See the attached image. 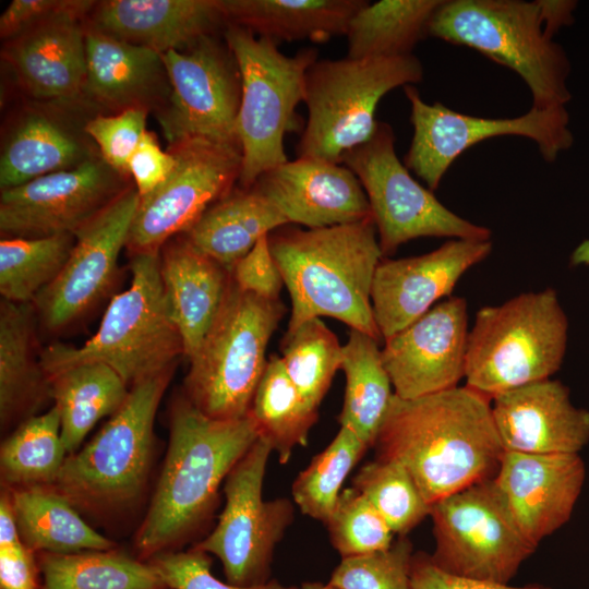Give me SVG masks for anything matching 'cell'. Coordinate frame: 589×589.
<instances>
[{
  "instance_id": "4fadbf2b",
  "label": "cell",
  "mask_w": 589,
  "mask_h": 589,
  "mask_svg": "<svg viewBox=\"0 0 589 589\" xmlns=\"http://www.w3.org/2000/svg\"><path fill=\"white\" fill-rule=\"evenodd\" d=\"M433 562L454 575L508 584L537 549L522 534L493 478L432 504Z\"/></svg>"
},
{
  "instance_id": "7c38bea8",
  "label": "cell",
  "mask_w": 589,
  "mask_h": 589,
  "mask_svg": "<svg viewBox=\"0 0 589 589\" xmlns=\"http://www.w3.org/2000/svg\"><path fill=\"white\" fill-rule=\"evenodd\" d=\"M271 446L259 437L227 476L225 507L214 530L194 548L215 555L229 584L269 581L274 551L293 521V504L285 497L265 501L263 483Z\"/></svg>"
},
{
  "instance_id": "44dd1931",
  "label": "cell",
  "mask_w": 589,
  "mask_h": 589,
  "mask_svg": "<svg viewBox=\"0 0 589 589\" xmlns=\"http://www.w3.org/2000/svg\"><path fill=\"white\" fill-rule=\"evenodd\" d=\"M585 476L578 454L505 452L493 480L516 525L537 548L568 521Z\"/></svg>"
},
{
  "instance_id": "2e32d148",
  "label": "cell",
  "mask_w": 589,
  "mask_h": 589,
  "mask_svg": "<svg viewBox=\"0 0 589 589\" xmlns=\"http://www.w3.org/2000/svg\"><path fill=\"white\" fill-rule=\"evenodd\" d=\"M161 59L170 95L158 120L169 144L188 139L239 143L242 80L226 40L207 36L183 50H168Z\"/></svg>"
},
{
  "instance_id": "8992f818",
  "label": "cell",
  "mask_w": 589,
  "mask_h": 589,
  "mask_svg": "<svg viewBox=\"0 0 589 589\" xmlns=\"http://www.w3.org/2000/svg\"><path fill=\"white\" fill-rule=\"evenodd\" d=\"M568 320L552 288L478 310L469 330L466 386L489 399L550 378L563 363Z\"/></svg>"
},
{
  "instance_id": "f546056e",
  "label": "cell",
  "mask_w": 589,
  "mask_h": 589,
  "mask_svg": "<svg viewBox=\"0 0 589 589\" xmlns=\"http://www.w3.org/2000/svg\"><path fill=\"white\" fill-rule=\"evenodd\" d=\"M364 0H220L227 24L257 36L294 41H325L346 35Z\"/></svg>"
},
{
  "instance_id": "816d5d0a",
  "label": "cell",
  "mask_w": 589,
  "mask_h": 589,
  "mask_svg": "<svg viewBox=\"0 0 589 589\" xmlns=\"http://www.w3.org/2000/svg\"><path fill=\"white\" fill-rule=\"evenodd\" d=\"M37 553L23 543L0 550V589H41Z\"/></svg>"
},
{
  "instance_id": "603a6c76",
  "label": "cell",
  "mask_w": 589,
  "mask_h": 589,
  "mask_svg": "<svg viewBox=\"0 0 589 589\" xmlns=\"http://www.w3.org/2000/svg\"><path fill=\"white\" fill-rule=\"evenodd\" d=\"M492 416L505 452L578 454L589 442V411L570 402L557 380H542L493 398Z\"/></svg>"
},
{
  "instance_id": "74e56055",
  "label": "cell",
  "mask_w": 589,
  "mask_h": 589,
  "mask_svg": "<svg viewBox=\"0 0 589 589\" xmlns=\"http://www.w3.org/2000/svg\"><path fill=\"white\" fill-rule=\"evenodd\" d=\"M68 456L58 409L52 406L23 421L0 447L1 486L28 488L55 483Z\"/></svg>"
},
{
  "instance_id": "83f0119b",
  "label": "cell",
  "mask_w": 589,
  "mask_h": 589,
  "mask_svg": "<svg viewBox=\"0 0 589 589\" xmlns=\"http://www.w3.org/2000/svg\"><path fill=\"white\" fill-rule=\"evenodd\" d=\"M33 303L0 302V423L7 430L38 414L51 383L37 351Z\"/></svg>"
},
{
  "instance_id": "6da1fadb",
  "label": "cell",
  "mask_w": 589,
  "mask_h": 589,
  "mask_svg": "<svg viewBox=\"0 0 589 589\" xmlns=\"http://www.w3.org/2000/svg\"><path fill=\"white\" fill-rule=\"evenodd\" d=\"M401 464L425 501L494 478L505 449L490 399L465 386L412 399L394 395L374 445Z\"/></svg>"
},
{
  "instance_id": "1f68e13d",
  "label": "cell",
  "mask_w": 589,
  "mask_h": 589,
  "mask_svg": "<svg viewBox=\"0 0 589 589\" xmlns=\"http://www.w3.org/2000/svg\"><path fill=\"white\" fill-rule=\"evenodd\" d=\"M9 490L21 541L33 552L64 554L116 548L51 485Z\"/></svg>"
},
{
  "instance_id": "8fae6325",
  "label": "cell",
  "mask_w": 589,
  "mask_h": 589,
  "mask_svg": "<svg viewBox=\"0 0 589 589\" xmlns=\"http://www.w3.org/2000/svg\"><path fill=\"white\" fill-rule=\"evenodd\" d=\"M359 179L369 201L384 257L421 237L490 240L491 230L442 204L413 179L395 151L393 128L378 121L373 136L341 160Z\"/></svg>"
},
{
  "instance_id": "ac0fdd59",
  "label": "cell",
  "mask_w": 589,
  "mask_h": 589,
  "mask_svg": "<svg viewBox=\"0 0 589 589\" xmlns=\"http://www.w3.org/2000/svg\"><path fill=\"white\" fill-rule=\"evenodd\" d=\"M99 156L1 190L0 231L7 238L74 233L128 187Z\"/></svg>"
},
{
  "instance_id": "b9f144b4",
  "label": "cell",
  "mask_w": 589,
  "mask_h": 589,
  "mask_svg": "<svg viewBox=\"0 0 589 589\" xmlns=\"http://www.w3.org/2000/svg\"><path fill=\"white\" fill-rule=\"evenodd\" d=\"M352 488L368 498L399 537L430 516L431 505L397 461L377 457L366 462L352 479Z\"/></svg>"
},
{
  "instance_id": "681fc988",
  "label": "cell",
  "mask_w": 589,
  "mask_h": 589,
  "mask_svg": "<svg viewBox=\"0 0 589 589\" xmlns=\"http://www.w3.org/2000/svg\"><path fill=\"white\" fill-rule=\"evenodd\" d=\"M94 1L13 0L0 17V34L7 40L37 22L68 11L89 12Z\"/></svg>"
},
{
  "instance_id": "f1b7e54d",
  "label": "cell",
  "mask_w": 589,
  "mask_h": 589,
  "mask_svg": "<svg viewBox=\"0 0 589 589\" xmlns=\"http://www.w3.org/2000/svg\"><path fill=\"white\" fill-rule=\"evenodd\" d=\"M94 156L83 137L57 115L27 109L14 121L2 145L1 190L74 168Z\"/></svg>"
},
{
  "instance_id": "f35d334b",
  "label": "cell",
  "mask_w": 589,
  "mask_h": 589,
  "mask_svg": "<svg viewBox=\"0 0 589 589\" xmlns=\"http://www.w3.org/2000/svg\"><path fill=\"white\" fill-rule=\"evenodd\" d=\"M74 235L4 238L0 241V293L16 303H33L65 265Z\"/></svg>"
},
{
  "instance_id": "277c9868",
  "label": "cell",
  "mask_w": 589,
  "mask_h": 589,
  "mask_svg": "<svg viewBox=\"0 0 589 589\" xmlns=\"http://www.w3.org/2000/svg\"><path fill=\"white\" fill-rule=\"evenodd\" d=\"M172 373L131 387L124 404L98 433L67 456L51 486L82 516L107 522L142 501L155 454V417Z\"/></svg>"
},
{
  "instance_id": "5b68a950",
  "label": "cell",
  "mask_w": 589,
  "mask_h": 589,
  "mask_svg": "<svg viewBox=\"0 0 589 589\" xmlns=\"http://www.w3.org/2000/svg\"><path fill=\"white\" fill-rule=\"evenodd\" d=\"M130 268V287L111 299L87 341L80 347L56 342L41 350L49 378L76 365L104 363L131 388L175 370L184 349L165 297L160 251L133 254Z\"/></svg>"
},
{
  "instance_id": "9c48e42d",
  "label": "cell",
  "mask_w": 589,
  "mask_h": 589,
  "mask_svg": "<svg viewBox=\"0 0 589 589\" xmlns=\"http://www.w3.org/2000/svg\"><path fill=\"white\" fill-rule=\"evenodd\" d=\"M224 38L241 73L239 182L241 188H250L264 172L289 160L285 136L300 129L296 108L304 100L306 71L318 57L313 48L284 55L273 39L233 24L226 25Z\"/></svg>"
},
{
  "instance_id": "52a82bcc",
  "label": "cell",
  "mask_w": 589,
  "mask_h": 589,
  "mask_svg": "<svg viewBox=\"0 0 589 589\" xmlns=\"http://www.w3.org/2000/svg\"><path fill=\"white\" fill-rule=\"evenodd\" d=\"M428 35L471 48L518 74L532 108L565 107L572 95L564 49L545 35L536 1L444 0Z\"/></svg>"
},
{
  "instance_id": "11a10c76",
  "label": "cell",
  "mask_w": 589,
  "mask_h": 589,
  "mask_svg": "<svg viewBox=\"0 0 589 589\" xmlns=\"http://www.w3.org/2000/svg\"><path fill=\"white\" fill-rule=\"evenodd\" d=\"M570 265H588L589 266V239L580 242L570 255Z\"/></svg>"
},
{
  "instance_id": "d4e9b609",
  "label": "cell",
  "mask_w": 589,
  "mask_h": 589,
  "mask_svg": "<svg viewBox=\"0 0 589 589\" xmlns=\"http://www.w3.org/2000/svg\"><path fill=\"white\" fill-rule=\"evenodd\" d=\"M92 27L158 53L217 35L227 21L220 0H110L95 5Z\"/></svg>"
},
{
  "instance_id": "9a60e30c",
  "label": "cell",
  "mask_w": 589,
  "mask_h": 589,
  "mask_svg": "<svg viewBox=\"0 0 589 589\" xmlns=\"http://www.w3.org/2000/svg\"><path fill=\"white\" fill-rule=\"evenodd\" d=\"M169 151L176 158L171 173L140 197L127 241L132 255L159 251L169 238L188 231L239 180V143L188 139L170 144Z\"/></svg>"
},
{
  "instance_id": "7dc6e473",
  "label": "cell",
  "mask_w": 589,
  "mask_h": 589,
  "mask_svg": "<svg viewBox=\"0 0 589 589\" xmlns=\"http://www.w3.org/2000/svg\"><path fill=\"white\" fill-rule=\"evenodd\" d=\"M231 276L239 289L255 296L276 300L283 288L284 279L268 244V235L233 266Z\"/></svg>"
},
{
  "instance_id": "d590c367",
  "label": "cell",
  "mask_w": 589,
  "mask_h": 589,
  "mask_svg": "<svg viewBox=\"0 0 589 589\" xmlns=\"http://www.w3.org/2000/svg\"><path fill=\"white\" fill-rule=\"evenodd\" d=\"M259 433L276 452L281 465L293 450L305 446L309 433L318 419L313 408L288 376L279 356L273 353L256 387L249 413Z\"/></svg>"
},
{
  "instance_id": "c3c4849f",
  "label": "cell",
  "mask_w": 589,
  "mask_h": 589,
  "mask_svg": "<svg viewBox=\"0 0 589 589\" xmlns=\"http://www.w3.org/2000/svg\"><path fill=\"white\" fill-rule=\"evenodd\" d=\"M175 165L173 154L164 152L156 136L146 131L129 160L128 172L140 196H145L168 178Z\"/></svg>"
},
{
  "instance_id": "ee69618b",
  "label": "cell",
  "mask_w": 589,
  "mask_h": 589,
  "mask_svg": "<svg viewBox=\"0 0 589 589\" xmlns=\"http://www.w3.org/2000/svg\"><path fill=\"white\" fill-rule=\"evenodd\" d=\"M412 543L399 537L383 551L341 558L329 584L340 589H411Z\"/></svg>"
},
{
  "instance_id": "f907efd6",
  "label": "cell",
  "mask_w": 589,
  "mask_h": 589,
  "mask_svg": "<svg viewBox=\"0 0 589 589\" xmlns=\"http://www.w3.org/2000/svg\"><path fill=\"white\" fill-rule=\"evenodd\" d=\"M411 589H549L541 585L514 587L488 580L458 576L440 568L430 554H413L410 568Z\"/></svg>"
},
{
  "instance_id": "836d02e7",
  "label": "cell",
  "mask_w": 589,
  "mask_h": 589,
  "mask_svg": "<svg viewBox=\"0 0 589 589\" xmlns=\"http://www.w3.org/2000/svg\"><path fill=\"white\" fill-rule=\"evenodd\" d=\"M49 380L68 455L77 452L93 426L117 412L130 393L119 374L104 363L76 365Z\"/></svg>"
},
{
  "instance_id": "4316f807",
  "label": "cell",
  "mask_w": 589,
  "mask_h": 589,
  "mask_svg": "<svg viewBox=\"0 0 589 589\" xmlns=\"http://www.w3.org/2000/svg\"><path fill=\"white\" fill-rule=\"evenodd\" d=\"M84 92L107 107L125 110L152 101L166 85L167 74L157 51L85 28Z\"/></svg>"
},
{
  "instance_id": "cb8c5ba5",
  "label": "cell",
  "mask_w": 589,
  "mask_h": 589,
  "mask_svg": "<svg viewBox=\"0 0 589 589\" xmlns=\"http://www.w3.org/2000/svg\"><path fill=\"white\" fill-rule=\"evenodd\" d=\"M84 14H55L7 40L3 58L34 98L65 101L84 92L85 28L80 22Z\"/></svg>"
},
{
  "instance_id": "4dcf8cb0",
  "label": "cell",
  "mask_w": 589,
  "mask_h": 589,
  "mask_svg": "<svg viewBox=\"0 0 589 589\" xmlns=\"http://www.w3.org/2000/svg\"><path fill=\"white\" fill-rule=\"evenodd\" d=\"M289 225L255 188L230 191L209 206L183 236L200 251L232 271L264 236Z\"/></svg>"
},
{
  "instance_id": "ba28073f",
  "label": "cell",
  "mask_w": 589,
  "mask_h": 589,
  "mask_svg": "<svg viewBox=\"0 0 589 589\" xmlns=\"http://www.w3.org/2000/svg\"><path fill=\"white\" fill-rule=\"evenodd\" d=\"M422 79L423 67L414 55L317 59L305 74L308 120L298 157L341 164L349 151L375 133L380 100L394 88Z\"/></svg>"
},
{
  "instance_id": "e0dca14e",
  "label": "cell",
  "mask_w": 589,
  "mask_h": 589,
  "mask_svg": "<svg viewBox=\"0 0 589 589\" xmlns=\"http://www.w3.org/2000/svg\"><path fill=\"white\" fill-rule=\"evenodd\" d=\"M140 194L128 187L106 208L77 229L71 254L56 279L33 301L37 318L59 332L91 311L111 289L118 260L127 247Z\"/></svg>"
},
{
  "instance_id": "d6986e66",
  "label": "cell",
  "mask_w": 589,
  "mask_h": 589,
  "mask_svg": "<svg viewBox=\"0 0 589 589\" xmlns=\"http://www.w3.org/2000/svg\"><path fill=\"white\" fill-rule=\"evenodd\" d=\"M468 335L467 302L449 297L385 339L382 361L394 394L412 399L458 386Z\"/></svg>"
},
{
  "instance_id": "d6a6232c",
  "label": "cell",
  "mask_w": 589,
  "mask_h": 589,
  "mask_svg": "<svg viewBox=\"0 0 589 589\" xmlns=\"http://www.w3.org/2000/svg\"><path fill=\"white\" fill-rule=\"evenodd\" d=\"M342 353L346 386L338 422L371 447L395 395L393 385L374 337L350 329Z\"/></svg>"
},
{
  "instance_id": "f5cc1de1",
  "label": "cell",
  "mask_w": 589,
  "mask_h": 589,
  "mask_svg": "<svg viewBox=\"0 0 589 589\" xmlns=\"http://www.w3.org/2000/svg\"><path fill=\"white\" fill-rule=\"evenodd\" d=\"M543 31L546 36L553 35L562 27L574 22L573 11L576 1L569 0H537Z\"/></svg>"
},
{
  "instance_id": "60d3db41",
  "label": "cell",
  "mask_w": 589,
  "mask_h": 589,
  "mask_svg": "<svg viewBox=\"0 0 589 589\" xmlns=\"http://www.w3.org/2000/svg\"><path fill=\"white\" fill-rule=\"evenodd\" d=\"M280 348L291 382L302 397L318 409L335 373L341 370L344 353L337 336L316 317L287 332Z\"/></svg>"
},
{
  "instance_id": "5bb4252c",
  "label": "cell",
  "mask_w": 589,
  "mask_h": 589,
  "mask_svg": "<svg viewBox=\"0 0 589 589\" xmlns=\"http://www.w3.org/2000/svg\"><path fill=\"white\" fill-rule=\"evenodd\" d=\"M410 103L413 135L404 164L435 191L450 165L468 148L498 136L532 140L546 163L574 142L566 107L530 108L514 118H483L457 112L436 101L426 104L412 85L404 87Z\"/></svg>"
},
{
  "instance_id": "ffe728a7",
  "label": "cell",
  "mask_w": 589,
  "mask_h": 589,
  "mask_svg": "<svg viewBox=\"0 0 589 589\" xmlns=\"http://www.w3.org/2000/svg\"><path fill=\"white\" fill-rule=\"evenodd\" d=\"M491 251V240L449 239L422 255L383 257L371 289L381 338L385 340L400 332L449 296L461 276Z\"/></svg>"
},
{
  "instance_id": "e575fe53",
  "label": "cell",
  "mask_w": 589,
  "mask_h": 589,
  "mask_svg": "<svg viewBox=\"0 0 589 589\" xmlns=\"http://www.w3.org/2000/svg\"><path fill=\"white\" fill-rule=\"evenodd\" d=\"M443 1H366L349 22L347 57L398 58L413 55L417 44L429 36V23Z\"/></svg>"
},
{
  "instance_id": "7bdbcfd3",
  "label": "cell",
  "mask_w": 589,
  "mask_h": 589,
  "mask_svg": "<svg viewBox=\"0 0 589 589\" xmlns=\"http://www.w3.org/2000/svg\"><path fill=\"white\" fill-rule=\"evenodd\" d=\"M341 558L388 549L394 532L376 508L354 488L344 489L325 524Z\"/></svg>"
},
{
  "instance_id": "8d00e7d4",
  "label": "cell",
  "mask_w": 589,
  "mask_h": 589,
  "mask_svg": "<svg viewBox=\"0 0 589 589\" xmlns=\"http://www.w3.org/2000/svg\"><path fill=\"white\" fill-rule=\"evenodd\" d=\"M41 589H168L153 566L120 550L37 553Z\"/></svg>"
},
{
  "instance_id": "484cf974",
  "label": "cell",
  "mask_w": 589,
  "mask_h": 589,
  "mask_svg": "<svg viewBox=\"0 0 589 589\" xmlns=\"http://www.w3.org/2000/svg\"><path fill=\"white\" fill-rule=\"evenodd\" d=\"M160 277L170 316L190 359L224 305L231 272L182 236L160 253Z\"/></svg>"
},
{
  "instance_id": "30bf717a",
  "label": "cell",
  "mask_w": 589,
  "mask_h": 589,
  "mask_svg": "<svg viewBox=\"0 0 589 589\" xmlns=\"http://www.w3.org/2000/svg\"><path fill=\"white\" fill-rule=\"evenodd\" d=\"M285 313L280 299L242 291L232 279L218 316L189 359V400L213 419L247 417L267 364L268 341Z\"/></svg>"
},
{
  "instance_id": "9f6ffc18",
  "label": "cell",
  "mask_w": 589,
  "mask_h": 589,
  "mask_svg": "<svg viewBox=\"0 0 589 589\" xmlns=\"http://www.w3.org/2000/svg\"><path fill=\"white\" fill-rule=\"evenodd\" d=\"M294 589H340V588L335 587L329 582L324 584L320 581H305V582H302L299 587H296Z\"/></svg>"
},
{
  "instance_id": "7402d4cb",
  "label": "cell",
  "mask_w": 589,
  "mask_h": 589,
  "mask_svg": "<svg viewBox=\"0 0 589 589\" xmlns=\"http://www.w3.org/2000/svg\"><path fill=\"white\" fill-rule=\"evenodd\" d=\"M251 187L261 192L288 224L308 229L371 216L362 184L340 164L298 157L264 172Z\"/></svg>"
},
{
  "instance_id": "f6af8a7d",
  "label": "cell",
  "mask_w": 589,
  "mask_h": 589,
  "mask_svg": "<svg viewBox=\"0 0 589 589\" xmlns=\"http://www.w3.org/2000/svg\"><path fill=\"white\" fill-rule=\"evenodd\" d=\"M146 109L128 108L116 115H99L84 125L98 146L100 157L115 171L129 175V160L146 132Z\"/></svg>"
},
{
  "instance_id": "ab89813d",
  "label": "cell",
  "mask_w": 589,
  "mask_h": 589,
  "mask_svg": "<svg viewBox=\"0 0 589 589\" xmlns=\"http://www.w3.org/2000/svg\"><path fill=\"white\" fill-rule=\"evenodd\" d=\"M368 448L353 431L340 426L332 442L313 457L292 483V498L300 512L326 524L346 478Z\"/></svg>"
},
{
  "instance_id": "bcb514c9",
  "label": "cell",
  "mask_w": 589,
  "mask_h": 589,
  "mask_svg": "<svg viewBox=\"0 0 589 589\" xmlns=\"http://www.w3.org/2000/svg\"><path fill=\"white\" fill-rule=\"evenodd\" d=\"M168 589H294L276 579L263 585L237 586L217 579L211 572L209 554L195 549L158 554L147 561Z\"/></svg>"
},
{
  "instance_id": "3957f363",
  "label": "cell",
  "mask_w": 589,
  "mask_h": 589,
  "mask_svg": "<svg viewBox=\"0 0 589 589\" xmlns=\"http://www.w3.org/2000/svg\"><path fill=\"white\" fill-rule=\"evenodd\" d=\"M272 254L291 300L287 332L329 316L380 340L371 289L384 257L372 216L330 227H283L268 235Z\"/></svg>"
},
{
  "instance_id": "db71d44e",
  "label": "cell",
  "mask_w": 589,
  "mask_h": 589,
  "mask_svg": "<svg viewBox=\"0 0 589 589\" xmlns=\"http://www.w3.org/2000/svg\"><path fill=\"white\" fill-rule=\"evenodd\" d=\"M21 541L17 524L8 488L1 486L0 493V550L15 548Z\"/></svg>"
},
{
  "instance_id": "7a4b0ae2",
  "label": "cell",
  "mask_w": 589,
  "mask_h": 589,
  "mask_svg": "<svg viewBox=\"0 0 589 589\" xmlns=\"http://www.w3.org/2000/svg\"><path fill=\"white\" fill-rule=\"evenodd\" d=\"M257 438L249 414L217 420L184 393L175 397L166 457L134 539L136 557L147 562L195 537L212 517L227 476Z\"/></svg>"
}]
</instances>
